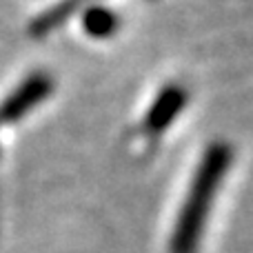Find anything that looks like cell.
<instances>
[{"instance_id": "cell-4", "label": "cell", "mask_w": 253, "mask_h": 253, "mask_svg": "<svg viewBox=\"0 0 253 253\" xmlns=\"http://www.w3.org/2000/svg\"><path fill=\"white\" fill-rule=\"evenodd\" d=\"M83 27L93 38H107L118 27V16L100 4H87L83 13Z\"/></svg>"}, {"instance_id": "cell-3", "label": "cell", "mask_w": 253, "mask_h": 253, "mask_svg": "<svg viewBox=\"0 0 253 253\" xmlns=\"http://www.w3.org/2000/svg\"><path fill=\"white\" fill-rule=\"evenodd\" d=\"M184 105H187V91L182 87H178V84L165 87L153 100L151 109L147 111V120H144L147 129L153 133L165 131L175 120V116L184 109Z\"/></svg>"}, {"instance_id": "cell-2", "label": "cell", "mask_w": 253, "mask_h": 253, "mask_svg": "<svg viewBox=\"0 0 253 253\" xmlns=\"http://www.w3.org/2000/svg\"><path fill=\"white\" fill-rule=\"evenodd\" d=\"M49 93H51V78H47L44 74L31 76L0 105V123H13L22 118L27 111L40 105Z\"/></svg>"}, {"instance_id": "cell-1", "label": "cell", "mask_w": 253, "mask_h": 253, "mask_svg": "<svg viewBox=\"0 0 253 253\" xmlns=\"http://www.w3.org/2000/svg\"><path fill=\"white\" fill-rule=\"evenodd\" d=\"M229 162H231V149L227 144H211L205 151L171 233V253H196L205 233L211 202L227 175Z\"/></svg>"}, {"instance_id": "cell-5", "label": "cell", "mask_w": 253, "mask_h": 253, "mask_svg": "<svg viewBox=\"0 0 253 253\" xmlns=\"http://www.w3.org/2000/svg\"><path fill=\"white\" fill-rule=\"evenodd\" d=\"M91 2H93V0H60V2L53 4L47 13H42V16L34 22V27H31V29H34L36 36L49 34V31L56 29L58 25H62V22H65L71 13H76V9L87 7V4H91Z\"/></svg>"}]
</instances>
